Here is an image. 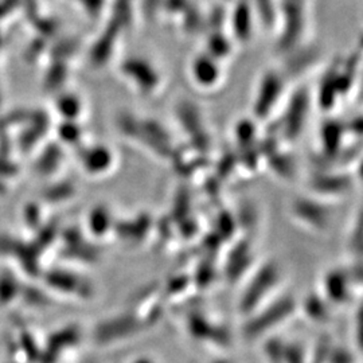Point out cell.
<instances>
[{
    "instance_id": "cell-11",
    "label": "cell",
    "mask_w": 363,
    "mask_h": 363,
    "mask_svg": "<svg viewBox=\"0 0 363 363\" xmlns=\"http://www.w3.org/2000/svg\"><path fill=\"white\" fill-rule=\"evenodd\" d=\"M307 116V99L304 94L295 96L284 117L283 130L288 139L294 140L301 133Z\"/></svg>"
},
{
    "instance_id": "cell-6",
    "label": "cell",
    "mask_w": 363,
    "mask_h": 363,
    "mask_svg": "<svg viewBox=\"0 0 363 363\" xmlns=\"http://www.w3.org/2000/svg\"><path fill=\"white\" fill-rule=\"evenodd\" d=\"M352 280L351 276L343 269H331L325 273L322 284V296L335 306L346 304L352 294Z\"/></svg>"
},
{
    "instance_id": "cell-12",
    "label": "cell",
    "mask_w": 363,
    "mask_h": 363,
    "mask_svg": "<svg viewBox=\"0 0 363 363\" xmlns=\"http://www.w3.org/2000/svg\"><path fill=\"white\" fill-rule=\"evenodd\" d=\"M82 163L88 174L93 177H101L108 174V171L113 167L115 155L108 147L97 145L88 150V152L82 157Z\"/></svg>"
},
{
    "instance_id": "cell-15",
    "label": "cell",
    "mask_w": 363,
    "mask_h": 363,
    "mask_svg": "<svg viewBox=\"0 0 363 363\" xmlns=\"http://www.w3.org/2000/svg\"><path fill=\"white\" fill-rule=\"evenodd\" d=\"M50 284L58 289H62L66 294H79L81 296H86L91 291L81 279L76 274L58 272L50 276Z\"/></svg>"
},
{
    "instance_id": "cell-7",
    "label": "cell",
    "mask_w": 363,
    "mask_h": 363,
    "mask_svg": "<svg viewBox=\"0 0 363 363\" xmlns=\"http://www.w3.org/2000/svg\"><path fill=\"white\" fill-rule=\"evenodd\" d=\"M123 73L130 78L143 93H152L157 88L160 77L154 66L143 58H130L123 64Z\"/></svg>"
},
{
    "instance_id": "cell-19",
    "label": "cell",
    "mask_w": 363,
    "mask_h": 363,
    "mask_svg": "<svg viewBox=\"0 0 363 363\" xmlns=\"http://www.w3.org/2000/svg\"><path fill=\"white\" fill-rule=\"evenodd\" d=\"M284 347L286 342L280 337H269L265 340V345L262 347L264 355L269 363H283L284 358Z\"/></svg>"
},
{
    "instance_id": "cell-21",
    "label": "cell",
    "mask_w": 363,
    "mask_h": 363,
    "mask_svg": "<svg viewBox=\"0 0 363 363\" xmlns=\"http://www.w3.org/2000/svg\"><path fill=\"white\" fill-rule=\"evenodd\" d=\"M283 363H307L306 351L298 342H286Z\"/></svg>"
},
{
    "instance_id": "cell-10",
    "label": "cell",
    "mask_w": 363,
    "mask_h": 363,
    "mask_svg": "<svg viewBox=\"0 0 363 363\" xmlns=\"http://www.w3.org/2000/svg\"><path fill=\"white\" fill-rule=\"evenodd\" d=\"M303 11L304 0H284L283 13L286 18V28L283 35V45L289 48L301 34L303 27Z\"/></svg>"
},
{
    "instance_id": "cell-22",
    "label": "cell",
    "mask_w": 363,
    "mask_h": 363,
    "mask_svg": "<svg viewBox=\"0 0 363 363\" xmlns=\"http://www.w3.org/2000/svg\"><path fill=\"white\" fill-rule=\"evenodd\" d=\"M354 354L346 347H331L327 363H354Z\"/></svg>"
},
{
    "instance_id": "cell-4",
    "label": "cell",
    "mask_w": 363,
    "mask_h": 363,
    "mask_svg": "<svg viewBox=\"0 0 363 363\" xmlns=\"http://www.w3.org/2000/svg\"><path fill=\"white\" fill-rule=\"evenodd\" d=\"M292 216L298 223L313 232H325L331 225V208L318 198L300 196L292 203Z\"/></svg>"
},
{
    "instance_id": "cell-9",
    "label": "cell",
    "mask_w": 363,
    "mask_h": 363,
    "mask_svg": "<svg viewBox=\"0 0 363 363\" xmlns=\"http://www.w3.org/2000/svg\"><path fill=\"white\" fill-rule=\"evenodd\" d=\"M312 193L318 196H342L351 187L350 178L342 172H323L312 178Z\"/></svg>"
},
{
    "instance_id": "cell-3",
    "label": "cell",
    "mask_w": 363,
    "mask_h": 363,
    "mask_svg": "<svg viewBox=\"0 0 363 363\" xmlns=\"http://www.w3.org/2000/svg\"><path fill=\"white\" fill-rule=\"evenodd\" d=\"M143 328V323L133 312H123L109 319H105L104 322L97 325L94 337L99 343L108 346L139 335Z\"/></svg>"
},
{
    "instance_id": "cell-18",
    "label": "cell",
    "mask_w": 363,
    "mask_h": 363,
    "mask_svg": "<svg viewBox=\"0 0 363 363\" xmlns=\"http://www.w3.org/2000/svg\"><path fill=\"white\" fill-rule=\"evenodd\" d=\"M250 247L247 245V242L238 244L233 250V255L230 256V259L228 261V273L230 277H237L238 276V268L240 265L244 268H247L250 264Z\"/></svg>"
},
{
    "instance_id": "cell-17",
    "label": "cell",
    "mask_w": 363,
    "mask_h": 363,
    "mask_svg": "<svg viewBox=\"0 0 363 363\" xmlns=\"http://www.w3.org/2000/svg\"><path fill=\"white\" fill-rule=\"evenodd\" d=\"M233 30L240 39L247 40L252 34V13L245 1L238 3L233 13Z\"/></svg>"
},
{
    "instance_id": "cell-2",
    "label": "cell",
    "mask_w": 363,
    "mask_h": 363,
    "mask_svg": "<svg viewBox=\"0 0 363 363\" xmlns=\"http://www.w3.org/2000/svg\"><path fill=\"white\" fill-rule=\"evenodd\" d=\"M296 301L292 296H281L277 300L268 301L257 311L247 316V322L244 325V337L249 340L269 335L274 328L284 325L286 320L296 311Z\"/></svg>"
},
{
    "instance_id": "cell-1",
    "label": "cell",
    "mask_w": 363,
    "mask_h": 363,
    "mask_svg": "<svg viewBox=\"0 0 363 363\" xmlns=\"http://www.w3.org/2000/svg\"><path fill=\"white\" fill-rule=\"evenodd\" d=\"M281 283V271L273 261L259 265L240 298V312L249 316L257 311L268 301H271L273 294Z\"/></svg>"
},
{
    "instance_id": "cell-16",
    "label": "cell",
    "mask_w": 363,
    "mask_h": 363,
    "mask_svg": "<svg viewBox=\"0 0 363 363\" xmlns=\"http://www.w3.org/2000/svg\"><path fill=\"white\" fill-rule=\"evenodd\" d=\"M113 220L112 214L108 208L104 206H97L91 210L89 216V229L91 234L96 237H103L106 233H109L113 229Z\"/></svg>"
},
{
    "instance_id": "cell-20",
    "label": "cell",
    "mask_w": 363,
    "mask_h": 363,
    "mask_svg": "<svg viewBox=\"0 0 363 363\" xmlns=\"http://www.w3.org/2000/svg\"><path fill=\"white\" fill-rule=\"evenodd\" d=\"M325 136H323V142H325V154L327 156L335 155L339 148V140L342 139V133H340V127H337V124L330 123L328 125H325Z\"/></svg>"
},
{
    "instance_id": "cell-24",
    "label": "cell",
    "mask_w": 363,
    "mask_h": 363,
    "mask_svg": "<svg viewBox=\"0 0 363 363\" xmlns=\"http://www.w3.org/2000/svg\"><path fill=\"white\" fill-rule=\"evenodd\" d=\"M211 363H233L230 359H228V358H220V359H216V361H213Z\"/></svg>"
},
{
    "instance_id": "cell-5",
    "label": "cell",
    "mask_w": 363,
    "mask_h": 363,
    "mask_svg": "<svg viewBox=\"0 0 363 363\" xmlns=\"http://www.w3.org/2000/svg\"><path fill=\"white\" fill-rule=\"evenodd\" d=\"M187 331L196 342H213L218 347H226L230 343V334L225 325L216 323L205 313H190L187 318Z\"/></svg>"
},
{
    "instance_id": "cell-23",
    "label": "cell",
    "mask_w": 363,
    "mask_h": 363,
    "mask_svg": "<svg viewBox=\"0 0 363 363\" xmlns=\"http://www.w3.org/2000/svg\"><path fill=\"white\" fill-rule=\"evenodd\" d=\"M132 363H155V361L152 358H148V357H139Z\"/></svg>"
},
{
    "instance_id": "cell-13",
    "label": "cell",
    "mask_w": 363,
    "mask_h": 363,
    "mask_svg": "<svg viewBox=\"0 0 363 363\" xmlns=\"http://www.w3.org/2000/svg\"><path fill=\"white\" fill-rule=\"evenodd\" d=\"M193 77L202 88H211L220 79V66L210 54H202L193 62Z\"/></svg>"
},
{
    "instance_id": "cell-14",
    "label": "cell",
    "mask_w": 363,
    "mask_h": 363,
    "mask_svg": "<svg viewBox=\"0 0 363 363\" xmlns=\"http://www.w3.org/2000/svg\"><path fill=\"white\" fill-rule=\"evenodd\" d=\"M330 306L331 304L320 294L319 295L312 294L304 298L301 308H303L304 315L310 320L316 322V323H322L330 316Z\"/></svg>"
},
{
    "instance_id": "cell-8",
    "label": "cell",
    "mask_w": 363,
    "mask_h": 363,
    "mask_svg": "<svg viewBox=\"0 0 363 363\" xmlns=\"http://www.w3.org/2000/svg\"><path fill=\"white\" fill-rule=\"evenodd\" d=\"M281 91L283 84L280 77L274 73H268L259 84L257 97L253 105L255 113L259 117L268 116L272 112L276 103L279 101Z\"/></svg>"
}]
</instances>
